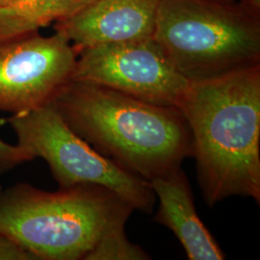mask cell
Listing matches in <instances>:
<instances>
[{
    "label": "cell",
    "mask_w": 260,
    "mask_h": 260,
    "mask_svg": "<svg viewBox=\"0 0 260 260\" xmlns=\"http://www.w3.org/2000/svg\"><path fill=\"white\" fill-rule=\"evenodd\" d=\"M178 109L206 204L232 196L259 204L260 65L190 84Z\"/></svg>",
    "instance_id": "1"
},
{
    "label": "cell",
    "mask_w": 260,
    "mask_h": 260,
    "mask_svg": "<svg viewBox=\"0 0 260 260\" xmlns=\"http://www.w3.org/2000/svg\"><path fill=\"white\" fill-rule=\"evenodd\" d=\"M51 104L96 151L148 181L181 168L184 159L192 156L190 129L177 107L74 79Z\"/></svg>",
    "instance_id": "2"
},
{
    "label": "cell",
    "mask_w": 260,
    "mask_h": 260,
    "mask_svg": "<svg viewBox=\"0 0 260 260\" xmlns=\"http://www.w3.org/2000/svg\"><path fill=\"white\" fill-rule=\"evenodd\" d=\"M133 207L111 190L78 184L47 192L0 188V234L36 260H88L103 239L125 232Z\"/></svg>",
    "instance_id": "3"
},
{
    "label": "cell",
    "mask_w": 260,
    "mask_h": 260,
    "mask_svg": "<svg viewBox=\"0 0 260 260\" xmlns=\"http://www.w3.org/2000/svg\"><path fill=\"white\" fill-rule=\"evenodd\" d=\"M153 39L190 83L260 65V17L237 0H159Z\"/></svg>",
    "instance_id": "4"
},
{
    "label": "cell",
    "mask_w": 260,
    "mask_h": 260,
    "mask_svg": "<svg viewBox=\"0 0 260 260\" xmlns=\"http://www.w3.org/2000/svg\"><path fill=\"white\" fill-rule=\"evenodd\" d=\"M18 145L43 158L60 188L78 184L105 187L144 213H151L156 197L148 180L131 174L105 157L75 134L55 107L48 103L35 111L5 120Z\"/></svg>",
    "instance_id": "5"
},
{
    "label": "cell",
    "mask_w": 260,
    "mask_h": 260,
    "mask_svg": "<svg viewBox=\"0 0 260 260\" xmlns=\"http://www.w3.org/2000/svg\"><path fill=\"white\" fill-rule=\"evenodd\" d=\"M73 79L177 108L191 84L177 72L153 37L81 49Z\"/></svg>",
    "instance_id": "6"
},
{
    "label": "cell",
    "mask_w": 260,
    "mask_h": 260,
    "mask_svg": "<svg viewBox=\"0 0 260 260\" xmlns=\"http://www.w3.org/2000/svg\"><path fill=\"white\" fill-rule=\"evenodd\" d=\"M78 51L65 37L35 33L0 45V112L35 111L73 79Z\"/></svg>",
    "instance_id": "7"
},
{
    "label": "cell",
    "mask_w": 260,
    "mask_h": 260,
    "mask_svg": "<svg viewBox=\"0 0 260 260\" xmlns=\"http://www.w3.org/2000/svg\"><path fill=\"white\" fill-rule=\"evenodd\" d=\"M159 0H93L68 19L56 33L79 52L86 47L153 37Z\"/></svg>",
    "instance_id": "8"
},
{
    "label": "cell",
    "mask_w": 260,
    "mask_h": 260,
    "mask_svg": "<svg viewBox=\"0 0 260 260\" xmlns=\"http://www.w3.org/2000/svg\"><path fill=\"white\" fill-rule=\"evenodd\" d=\"M149 183L160 203L154 220L175 233L188 259L226 257L198 216L191 187L181 168L155 177Z\"/></svg>",
    "instance_id": "9"
},
{
    "label": "cell",
    "mask_w": 260,
    "mask_h": 260,
    "mask_svg": "<svg viewBox=\"0 0 260 260\" xmlns=\"http://www.w3.org/2000/svg\"><path fill=\"white\" fill-rule=\"evenodd\" d=\"M93 0H18L0 8V45L38 33L53 21L71 18Z\"/></svg>",
    "instance_id": "10"
},
{
    "label": "cell",
    "mask_w": 260,
    "mask_h": 260,
    "mask_svg": "<svg viewBox=\"0 0 260 260\" xmlns=\"http://www.w3.org/2000/svg\"><path fill=\"white\" fill-rule=\"evenodd\" d=\"M149 254L128 240L125 232L107 236L88 257V260H147Z\"/></svg>",
    "instance_id": "11"
},
{
    "label": "cell",
    "mask_w": 260,
    "mask_h": 260,
    "mask_svg": "<svg viewBox=\"0 0 260 260\" xmlns=\"http://www.w3.org/2000/svg\"><path fill=\"white\" fill-rule=\"evenodd\" d=\"M32 160L34 157L27 149L18 144L11 145L0 138V176Z\"/></svg>",
    "instance_id": "12"
},
{
    "label": "cell",
    "mask_w": 260,
    "mask_h": 260,
    "mask_svg": "<svg viewBox=\"0 0 260 260\" xmlns=\"http://www.w3.org/2000/svg\"><path fill=\"white\" fill-rule=\"evenodd\" d=\"M0 260H36L17 244L0 234Z\"/></svg>",
    "instance_id": "13"
},
{
    "label": "cell",
    "mask_w": 260,
    "mask_h": 260,
    "mask_svg": "<svg viewBox=\"0 0 260 260\" xmlns=\"http://www.w3.org/2000/svg\"><path fill=\"white\" fill-rule=\"evenodd\" d=\"M243 8L260 17V0H238Z\"/></svg>",
    "instance_id": "14"
},
{
    "label": "cell",
    "mask_w": 260,
    "mask_h": 260,
    "mask_svg": "<svg viewBox=\"0 0 260 260\" xmlns=\"http://www.w3.org/2000/svg\"><path fill=\"white\" fill-rule=\"evenodd\" d=\"M18 0H0V8H4V7L10 6V5L14 4Z\"/></svg>",
    "instance_id": "15"
}]
</instances>
